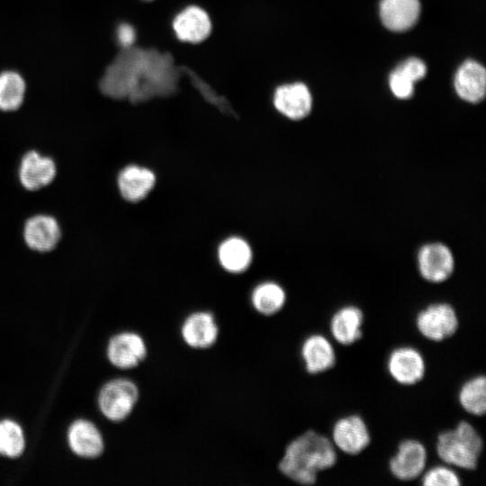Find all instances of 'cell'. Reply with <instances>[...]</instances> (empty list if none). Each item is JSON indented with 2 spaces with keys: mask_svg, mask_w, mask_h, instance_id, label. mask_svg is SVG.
Segmentation results:
<instances>
[{
  "mask_svg": "<svg viewBox=\"0 0 486 486\" xmlns=\"http://www.w3.org/2000/svg\"><path fill=\"white\" fill-rule=\"evenodd\" d=\"M172 27L179 40L196 44L209 37L212 25L206 11L197 5H190L176 14Z\"/></svg>",
  "mask_w": 486,
  "mask_h": 486,
  "instance_id": "2e32d148",
  "label": "cell"
},
{
  "mask_svg": "<svg viewBox=\"0 0 486 486\" xmlns=\"http://www.w3.org/2000/svg\"><path fill=\"white\" fill-rule=\"evenodd\" d=\"M457 400L468 414L482 417L486 411V377L477 374L467 379L459 388Z\"/></svg>",
  "mask_w": 486,
  "mask_h": 486,
  "instance_id": "603a6c76",
  "label": "cell"
},
{
  "mask_svg": "<svg viewBox=\"0 0 486 486\" xmlns=\"http://www.w3.org/2000/svg\"><path fill=\"white\" fill-rule=\"evenodd\" d=\"M419 0H381L379 14L382 23L392 32H405L419 18Z\"/></svg>",
  "mask_w": 486,
  "mask_h": 486,
  "instance_id": "ac0fdd59",
  "label": "cell"
},
{
  "mask_svg": "<svg viewBox=\"0 0 486 486\" xmlns=\"http://www.w3.org/2000/svg\"><path fill=\"white\" fill-rule=\"evenodd\" d=\"M416 82L400 64L389 76L390 89L400 99H408L413 95Z\"/></svg>",
  "mask_w": 486,
  "mask_h": 486,
  "instance_id": "4316f807",
  "label": "cell"
},
{
  "mask_svg": "<svg viewBox=\"0 0 486 486\" xmlns=\"http://www.w3.org/2000/svg\"><path fill=\"white\" fill-rule=\"evenodd\" d=\"M330 440L337 450L347 455H358L371 444L370 429L358 414H349L335 421Z\"/></svg>",
  "mask_w": 486,
  "mask_h": 486,
  "instance_id": "8992f818",
  "label": "cell"
},
{
  "mask_svg": "<svg viewBox=\"0 0 486 486\" xmlns=\"http://www.w3.org/2000/svg\"><path fill=\"white\" fill-rule=\"evenodd\" d=\"M284 288L273 281H266L254 287L250 294V303L254 310L265 317L279 313L286 303Z\"/></svg>",
  "mask_w": 486,
  "mask_h": 486,
  "instance_id": "44dd1931",
  "label": "cell"
},
{
  "mask_svg": "<svg viewBox=\"0 0 486 486\" xmlns=\"http://www.w3.org/2000/svg\"><path fill=\"white\" fill-rule=\"evenodd\" d=\"M454 86L461 99L471 104L481 102L486 93L484 67L475 60H465L455 73Z\"/></svg>",
  "mask_w": 486,
  "mask_h": 486,
  "instance_id": "d6986e66",
  "label": "cell"
},
{
  "mask_svg": "<svg viewBox=\"0 0 486 486\" xmlns=\"http://www.w3.org/2000/svg\"><path fill=\"white\" fill-rule=\"evenodd\" d=\"M25 447V438L22 428L16 422L4 419L0 421V454L15 458Z\"/></svg>",
  "mask_w": 486,
  "mask_h": 486,
  "instance_id": "d4e9b609",
  "label": "cell"
},
{
  "mask_svg": "<svg viewBox=\"0 0 486 486\" xmlns=\"http://www.w3.org/2000/svg\"><path fill=\"white\" fill-rule=\"evenodd\" d=\"M364 314L356 305H345L338 309L329 320L332 338L344 346H352L363 337Z\"/></svg>",
  "mask_w": 486,
  "mask_h": 486,
  "instance_id": "9a60e30c",
  "label": "cell"
},
{
  "mask_svg": "<svg viewBox=\"0 0 486 486\" xmlns=\"http://www.w3.org/2000/svg\"><path fill=\"white\" fill-rule=\"evenodd\" d=\"M274 106L288 119L299 121L309 115L312 108V96L302 83L278 86L273 96Z\"/></svg>",
  "mask_w": 486,
  "mask_h": 486,
  "instance_id": "5bb4252c",
  "label": "cell"
},
{
  "mask_svg": "<svg viewBox=\"0 0 486 486\" xmlns=\"http://www.w3.org/2000/svg\"><path fill=\"white\" fill-rule=\"evenodd\" d=\"M148 345L141 335L134 331L120 332L108 342L107 358L118 369L138 367L148 356Z\"/></svg>",
  "mask_w": 486,
  "mask_h": 486,
  "instance_id": "30bf717a",
  "label": "cell"
},
{
  "mask_svg": "<svg viewBox=\"0 0 486 486\" xmlns=\"http://www.w3.org/2000/svg\"><path fill=\"white\" fill-rule=\"evenodd\" d=\"M483 440L468 421L462 420L453 428L440 432L436 453L443 464L464 471H473L479 464Z\"/></svg>",
  "mask_w": 486,
  "mask_h": 486,
  "instance_id": "7a4b0ae2",
  "label": "cell"
},
{
  "mask_svg": "<svg viewBox=\"0 0 486 486\" xmlns=\"http://www.w3.org/2000/svg\"><path fill=\"white\" fill-rule=\"evenodd\" d=\"M26 85L22 76L15 71L0 73V110L14 112L23 103Z\"/></svg>",
  "mask_w": 486,
  "mask_h": 486,
  "instance_id": "cb8c5ba5",
  "label": "cell"
},
{
  "mask_svg": "<svg viewBox=\"0 0 486 486\" xmlns=\"http://www.w3.org/2000/svg\"><path fill=\"white\" fill-rule=\"evenodd\" d=\"M300 355L306 372L310 375L323 374L332 369L337 363L333 344L320 333H313L304 338Z\"/></svg>",
  "mask_w": 486,
  "mask_h": 486,
  "instance_id": "4fadbf2b",
  "label": "cell"
},
{
  "mask_svg": "<svg viewBox=\"0 0 486 486\" xmlns=\"http://www.w3.org/2000/svg\"><path fill=\"white\" fill-rule=\"evenodd\" d=\"M423 486H460L462 481L455 470L446 464L434 465L422 473Z\"/></svg>",
  "mask_w": 486,
  "mask_h": 486,
  "instance_id": "484cf974",
  "label": "cell"
},
{
  "mask_svg": "<svg viewBox=\"0 0 486 486\" xmlns=\"http://www.w3.org/2000/svg\"><path fill=\"white\" fill-rule=\"evenodd\" d=\"M337 461V449L330 438L309 429L285 446L278 470L292 482L309 486L315 484L319 473L334 467Z\"/></svg>",
  "mask_w": 486,
  "mask_h": 486,
  "instance_id": "6da1fadb",
  "label": "cell"
},
{
  "mask_svg": "<svg viewBox=\"0 0 486 486\" xmlns=\"http://www.w3.org/2000/svg\"><path fill=\"white\" fill-rule=\"evenodd\" d=\"M428 454L425 445L418 439L401 440L390 458L388 469L393 478L411 482L420 478L428 464Z\"/></svg>",
  "mask_w": 486,
  "mask_h": 486,
  "instance_id": "5b68a950",
  "label": "cell"
},
{
  "mask_svg": "<svg viewBox=\"0 0 486 486\" xmlns=\"http://www.w3.org/2000/svg\"><path fill=\"white\" fill-rule=\"evenodd\" d=\"M57 172V164L51 157L31 149L25 152L20 160L18 180L25 190L40 191L55 180Z\"/></svg>",
  "mask_w": 486,
  "mask_h": 486,
  "instance_id": "8fae6325",
  "label": "cell"
},
{
  "mask_svg": "<svg viewBox=\"0 0 486 486\" xmlns=\"http://www.w3.org/2000/svg\"><path fill=\"white\" fill-rule=\"evenodd\" d=\"M62 237L58 220L51 214L36 213L26 219L22 227V238L26 247L36 253L53 251Z\"/></svg>",
  "mask_w": 486,
  "mask_h": 486,
  "instance_id": "ba28073f",
  "label": "cell"
},
{
  "mask_svg": "<svg viewBox=\"0 0 486 486\" xmlns=\"http://www.w3.org/2000/svg\"><path fill=\"white\" fill-rule=\"evenodd\" d=\"M179 332L183 342L189 348L207 350L217 343L220 327L212 312L196 310L184 319Z\"/></svg>",
  "mask_w": 486,
  "mask_h": 486,
  "instance_id": "9c48e42d",
  "label": "cell"
},
{
  "mask_svg": "<svg viewBox=\"0 0 486 486\" xmlns=\"http://www.w3.org/2000/svg\"><path fill=\"white\" fill-rule=\"evenodd\" d=\"M418 269L421 277L431 284L448 280L454 270V258L451 249L441 242L422 246L417 256Z\"/></svg>",
  "mask_w": 486,
  "mask_h": 486,
  "instance_id": "7c38bea8",
  "label": "cell"
},
{
  "mask_svg": "<svg viewBox=\"0 0 486 486\" xmlns=\"http://www.w3.org/2000/svg\"><path fill=\"white\" fill-rule=\"evenodd\" d=\"M253 254L249 244L239 237L225 239L218 248V258L221 267L231 274L246 271L252 261Z\"/></svg>",
  "mask_w": 486,
  "mask_h": 486,
  "instance_id": "7402d4cb",
  "label": "cell"
},
{
  "mask_svg": "<svg viewBox=\"0 0 486 486\" xmlns=\"http://www.w3.org/2000/svg\"><path fill=\"white\" fill-rule=\"evenodd\" d=\"M156 183L155 174L138 165H128L118 174L117 187L121 196L129 202H138L148 196Z\"/></svg>",
  "mask_w": 486,
  "mask_h": 486,
  "instance_id": "e0dca14e",
  "label": "cell"
},
{
  "mask_svg": "<svg viewBox=\"0 0 486 486\" xmlns=\"http://www.w3.org/2000/svg\"><path fill=\"white\" fill-rule=\"evenodd\" d=\"M68 439L71 450L81 457H98L104 449L102 434L87 420H76L68 428Z\"/></svg>",
  "mask_w": 486,
  "mask_h": 486,
  "instance_id": "ffe728a7",
  "label": "cell"
},
{
  "mask_svg": "<svg viewBox=\"0 0 486 486\" xmlns=\"http://www.w3.org/2000/svg\"><path fill=\"white\" fill-rule=\"evenodd\" d=\"M116 39L122 49L133 47L136 39L134 28L129 23H121L116 30Z\"/></svg>",
  "mask_w": 486,
  "mask_h": 486,
  "instance_id": "83f0119b",
  "label": "cell"
},
{
  "mask_svg": "<svg viewBox=\"0 0 486 486\" xmlns=\"http://www.w3.org/2000/svg\"><path fill=\"white\" fill-rule=\"evenodd\" d=\"M459 317L455 309L447 302H435L418 312L415 327L418 332L431 342H443L458 330Z\"/></svg>",
  "mask_w": 486,
  "mask_h": 486,
  "instance_id": "277c9868",
  "label": "cell"
},
{
  "mask_svg": "<svg viewBox=\"0 0 486 486\" xmlns=\"http://www.w3.org/2000/svg\"><path fill=\"white\" fill-rule=\"evenodd\" d=\"M386 369L396 383L413 386L424 379L427 365L424 356L418 348L400 346L393 348L388 355Z\"/></svg>",
  "mask_w": 486,
  "mask_h": 486,
  "instance_id": "52a82bcc",
  "label": "cell"
},
{
  "mask_svg": "<svg viewBox=\"0 0 486 486\" xmlns=\"http://www.w3.org/2000/svg\"><path fill=\"white\" fill-rule=\"evenodd\" d=\"M139 400L140 389L133 381L116 378L102 387L98 395V405L108 420L122 422L133 412Z\"/></svg>",
  "mask_w": 486,
  "mask_h": 486,
  "instance_id": "3957f363",
  "label": "cell"
}]
</instances>
